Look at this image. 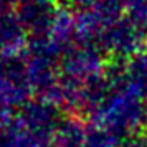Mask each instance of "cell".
I'll return each instance as SVG.
<instances>
[]
</instances>
